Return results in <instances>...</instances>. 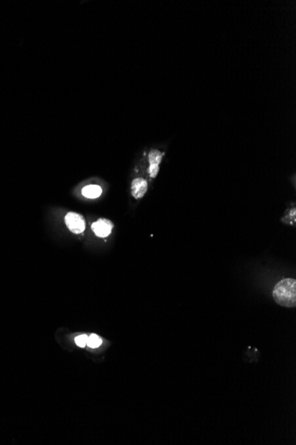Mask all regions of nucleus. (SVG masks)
Instances as JSON below:
<instances>
[{"mask_svg": "<svg viewBox=\"0 0 296 445\" xmlns=\"http://www.w3.org/2000/svg\"><path fill=\"white\" fill-rule=\"evenodd\" d=\"M273 299L277 304L285 307L296 306V281L286 278L277 282L273 289Z\"/></svg>", "mask_w": 296, "mask_h": 445, "instance_id": "obj_1", "label": "nucleus"}, {"mask_svg": "<svg viewBox=\"0 0 296 445\" xmlns=\"http://www.w3.org/2000/svg\"><path fill=\"white\" fill-rule=\"evenodd\" d=\"M65 223L67 229L75 234H81L85 230L86 223L84 216L75 211L67 213L65 217Z\"/></svg>", "mask_w": 296, "mask_h": 445, "instance_id": "obj_2", "label": "nucleus"}, {"mask_svg": "<svg viewBox=\"0 0 296 445\" xmlns=\"http://www.w3.org/2000/svg\"><path fill=\"white\" fill-rule=\"evenodd\" d=\"M163 156L164 153L161 152L157 149H152L149 155H148V162H149V167H148V173L149 176L154 179L157 177L159 170H160V164L163 161Z\"/></svg>", "mask_w": 296, "mask_h": 445, "instance_id": "obj_3", "label": "nucleus"}, {"mask_svg": "<svg viewBox=\"0 0 296 445\" xmlns=\"http://www.w3.org/2000/svg\"><path fill=\"white\" fill-rule=\"evenodd\" d=\"M114 229V224L111 220L105 218H101L91 224V230L99 237L108 236Z\"/></svg>", "mask_w": 296, "mask_h": 445, "instance_id": "obj_4", "label": "nucleus"}, {"mask_svg": "<svg viewBox=\"0 0 296 445\" xmlns=\"http://www.w3.org/2000/svg\"><path fill=\"white\" fill-rule=\"evenodd\" d=\"M148 189V182L143 178H136L131 182V195L135 199H141Z\"/></svg>", "mask_w": 296, "mask_h": 445, "instance_id": "obj_5", "label": "nucleus"}, {"mask_svg": "<svg viewBox=\"0 0 296 445\" xmlns=\"http://www.w3.org/2000/svg\"><path fill=\"white\" fill-rule=\"evenodd\" d=\"M82 194L87 198L94 199L101 196L102 188L99 185H88L82 189Z\"/></svg>", "mask_w": 296, "mask_h": 445, "instance_id": "obj_6", "label": "nucleus"}, {"mask_svg": "<svg viewBox=\"0 0 296 445\" xmlns=\"http://www.w3.org/2000/svg\"><path fill=\"white\" fill-rule=\"evenodd\" d=\"M102 343V340L101 338L96 334H91L90 337H88L87 340V346H89L91 349H97L101 346Z\"/></svg>", "mask_w": 296, "mask_h": 445, "instance_id": "obj_7", "label": "nucleus"}, {"mask_svg": "<svg viewBox=\"0 0 296 445\" xmlns=\"http://www.w3.org/2000/svg\"><path fill=\"white\" fill-rule=\"evenodd\" d=\"M87 340H88V336L85 335V334H83V335L77 336L75 341H76V344L78 347L85 348L87 345Z\"/></svg>", "mask_w": 296, "mask_h": 445, "instance_id": "obj_8", "label": "nucleus"}]
</instances>
